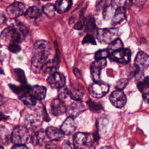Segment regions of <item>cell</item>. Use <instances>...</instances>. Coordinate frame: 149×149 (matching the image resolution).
Returning a JSON list of instances; mask_svg holds the SVG:
<instances>
[{
	"label": "cell",
	"mask_w": 149,
	"mask_h": 149,
	"mask_svg": "<svg viewBox=\"0 0 149 149\" xmlns=\"http://www.w3.org/2000/svg\"><path fill=\"white\" fill-rule=\"evenodd\" d=\"M111 104L117 108H123L126 103V97L122 90H115L109 96Z\"/></svg>",
	"instance_id": "cell-10"
},
{
	"label": "cell",
	"mask_w": 149,
	"mask_h": 149,
	"mask_svg": "<svg viewBox=\"0 0 149 149\" xmlns=\"http://www.w3.org/2000/svg\"><path fill=\"white\" fill-rule=\"evenodd\" d=\"M72 5V0H57L54 5L55 10L59 13L68 11Z\"/></svg>",
	"instance_id": "cell-19"
},
{
	"label": "cell",
	"mask_w": 149,
	"mask_h": 149,
	"mask_svg": "<svg viewBox=\"0 0 149 149\" xmlns=\"http://www.w3.org/2000/svg\"><path fill=\"white\" fill-rule=\"evenodd\" d=\"M128 81L127 79H121L117 81L115 87L118 90H122L127 86Z\"/></svg>",
	"instance_id": "cell-36"
},
{
	"label": "cell",
	"mask_w": 149,
	"mask_h": 149,
	"mask_svg": "<svg viewBox=\"0 0 149 149\" xmlns=\"http://www.w3.org/2000/svg\"><path fill=\"white\" fill-rule=\"evenodd\" d=\"M69 90V96L70 97V98L74 101H80L81 100L83 95H84V92L79 86L74 85L71 86L70 89H68Z\"/></svg>",
	"instance_id": "cell-21"
},
{
	"label": "cell",
	"mask_w": 149,
	"mask_h": 149,
	"mask_svg": "<svg viewBox=\"0 0 149 149\" xmlns=\"http://www.w3.org/2000/svg\"><path fill=\"white\" fill-rule=\"evenodd\" d=\"M43 13L47 15L48 17H53L55 15V9L53 4L47 3L42 8Z\"/></svg>",
	"instance_id": "cell-28"
},
{
	"label": "cell",
	"mask_w": 149,
	"mask_h": 149,
	"mask_svg": "<svg viewBox=\"0 0 149 149\" xmlns=\"http://www.w3.org/2000/svg\"><path fill=\"white\" fill-rule=\"evenodd\" d=\"M126 18V9L125 7L117 8L114 13L111 24L113 26L117 25L123 21Z\"/></svg>",
	"instance_id": "cell-20"
},
{
	"label": "cell",
	"mask_w": 149,
	"mask_h": 149,
	"mask_svg": "<svg viewBox=\"0 0 149 149\" xmlns=\"http://www.w3.org/2000/svg\"><path fill=\"white\" fill-rule=\"evenodd\" d=\"M42 11L37 6L29 7L24 12V16L27 19H36L40 16Z\"/></svg>",
	"instance_id": "cell-24"
},
{
	"label": "cell",
	"mask_w": 149,
	"mask_h": 149,
	"mask_svg": "<svg viewBox=\"0 0 149 149\" xmlns=\"http://www.w3.org/2000/svg\"><path fill=\"white\" fill-rule=\"evenodd\" d=\"M100 149H113V148L111 146H104L101 148H100Z\"/></svg>",
	"instance_id": "cell-48"
},
{
	"label": "cell",
	"mask_w": 149,
	"mask_h": 149,
	"mask_svg": "<svg viewBox=\"0 0 149 149\" xmlns=\"http://www.w3.org/2000/svg\"><path fill=\"white\" fill-rule=\"evenodd\" d=\"M47 89L42 86H34L31 87L29 94L32 95L37 101L44 99L46 95Z\"/></svg>",
	"instance_id": "cell-18"
},
{
	"label": "cell",
	"mask_w": 149,
	"mask_h": 149,
	"mask_svg": "<svg viewBox=\"0 0 149 149\" xmlns=\"http://www.w3.org/2000/svg\"><path fill=\"white\" fill-rule=\"evenodd\" d=\"M0 73L3 74V70L1 68H0Z\"/></svg>",
	"instance_id": "cell-49"
},
{
	"label": "cell",
	"mask_w": 149,
	"mask_h": 149,
	"mask_svg": "<svg viewBox=\"0 0 149 149\" xmlns=\"http://www.w3.org/2000/svg\"><path fill=\"white\" fill-rule=\"evenodd\" d=\"M50 108L51 113L54 116H58L66 112L67 107L63 101L59 98H55L51 102Z\"/></svg>",
	"instance_id": "cell-13"
},
{
	"label": "cell",
	"mask_w": 149,
	"mask_h": 149,
	"mask_svg": "<svg viewBox=\"0 0 149 149\" xmlns=\"http://www.w3.org/2000/svg\"><path fill=\"white\" fill-rule=\"evenodd\" d=\"M9 86L13 92H14L15 94H16L20 96L29 93L30 89H31V87H30L29 85H27V83L22 84V85L20 86H16L14 84H9Z\"/></svg>",
	"instance_id": "cell-23"
},
{
	"label": "cell",
	"mask_w": 149,
	"mask_h": 149,
	"mask_svg": "<svg viewBox=\"0 0 149 149\" xmlns=\"http://www.w3.org/2000/svg\"><path fill=\"white\" fill-rule=\"evenodd\" d=\"M110 59L120 63H126L130 61L131 51L128 48H121L109 53Z\"/></svg>",
	"instance_id": "cell-6"
},
{
	"label": "cell",
	"mask_w": 149,
	"mask_h": 149,
	"mask_svg": "<svg viewBox=\"0 0 149 149\" xmlns=\"http://www.w3.org/2000/svg\"><path fill=\"white\" fill-rule=\"evenodd\" d=\"M32 143L34 145H42L49 142V139L44 131H39L32 137Z\"/></svg>",
	"instance_id": "cell-22"
},
{
	"label": "cell",
	"mask_w": 149,
	"mask_h": 149,
	"mask_svg": "<svg viewBox=\"0 0 149 149\" xmlns=\"http://www.w3.org/2000/svg\"><path fill=\"white\" fill-rule=\"evenodd\" d=\"M95 23H94V19H91V20H89L88 23H87V29H88V30H93L94 29L95 27Z\"/></svg>",
	"instance_id": "cell-42"
},
{
	"label": "cell",
	"mask_w": 149,
	"mask_h": 149,
	"mask_svg": "<svg viewBox=\"0 0 149 149\" xmlns=\"http://www.w3.org/2000/svg\"><path fill=\"white\" fill-rule=\"evenodd\" d=\"M2 96L1 95H0V104L1 103H2L1 102H2Z\"/></svg>",
	"instance_id": "cell-50"
},
{
	"label": "cell",
	"mask_w": 149,
	"mask_h": 149,
	"mask_svg": "<svg viewBox=\"0 0 149 149\" xmlns=\"http://www.w3.org/2000/svg\"><path fill=\"white\" fill-rule=\"evenodd\" d=\"M25 9V5L23 3L15 2L7 7L6 12L10 19H15L24 13Z\"/></svg>",
	"instance_id": "cell-11"
},
{
	"label": "cell",
	"mask_w": 149,
	"mask_h": 149,
	"mask_svg": "<svg viewBox=\"0 0 149 149\" xmlns=\"http://www.w3.org/2000/svg\"><path fill=\"white\" fill-rule=\"evenodd\" d=\"M109 52L108 49H100L97 51L94 55V58L95 60H100L102 59H106L109 56Z\"/></svg>",
	"instance_id": "cell-30"
},
{
	"label": "cell",
	"mask_w": 149,
	"mask_h": 149,
	"mask_svg": "<svg viewBox=\"0 0 149 149\" xmlns=\"http://www.w3.org/2000/svg\"><path fill=\"white\" fill-rule=\"evenodd\" d=\"M127 0H111V6L116 9L117 8L125 7Z\"/></svg>",
	"instance_id": "cell-34"
},
{
	"label": "cell",
	"mask_w": 149,
	"mask_h": 149,
	"mask_svg": "<svg viewBox=\"0 0 149 149\" xmlns=\"http://www.w3.org/2000/svg\"><path fill=\"white\" fill-rule=\"evenodd\" d=\"M45 149H57V148L54 143L49 141L45 145Z\"/></svg>",
	"instance_id": "cell-45"
},
{
	"label": "cell",
	"mask_w": 149,
	"mask_h": 149,
	"mask_svg": "<svg viewBox=\"0 0 149 149\" xmlns=\"http://www.w3.org/2000/svg\"><path fill=\"white\" fill-rule=\"evenodd\" d=\"M149 65L148 55L143 51H140L134 59V65L138 71L143 72L147 69Z\"/></svg>",
	"instance_id": "cell-12"
},
{
	"label": "cell",
	"mask_w": 149,
	"mask_h": 149,
	"mask_svg": "<svg viewBox=\"0 0 149 149\" xmlns=\"http://www.w3.org/2000/svg\"><path fill=\"white\" fill-rule=\"evenodd\" d=\"M8 47L10 52L15 54L19 52L21 50V47L19 44H10L8 45Z\"/></svg>",
	"instance_id": "cell-37"
},
{
	"label": "cell",
	"mask_w": 149,
	"mask_h": 149,
	"mask_svg": "<svg viewBox=\"0 0 149 149\" xmlns=\"http://www.w3.org/2000/svg\"><path fill=\"white\" fill-rule=\"evenodd\" d=\"M122 48H123L122 41H121V40L119 38H116V40H115L113 41H112L109 44L108 48L107 49H108L110 53V52L115 51L116 50H118L119 49H121Z\"/></svg>",
	"instance_id": "cell-27"
},
{
	"label": "cell",
	"mask_w": 149,
	"mask_h": 149,
	"mask_svg": "<svg viewBox=\"0 0 149 149\" xmlns=\"http://www.w3.org/2000/svg\"><path fill=\"white\" fill-rule=\"evenodd\" d=\"M76 128V124L74 118L69 116L62 123L61 127V130L65 135H70L74 132Z\"/></svg>",
	"instance_id": "cell-15"
},
{
	"label": "cell",
	"mask_w": 149,
	"mask_h": 149,
	"mask_svg": "<svg viewBox=\"0 0 149 149\" xmlns=\"http://www.w3.org/2000/svg\"><path fill=\"white\" fill-rule=\"evenodd\" d=\"M130 1L134 5L139 7L143 6L147 2V0H130Z\"/></svg>",
	"instance_id": "cell-40"
},
{
	"label": "cell",
	"mask_w": 149,
	"mask_h": 149,
	"mask_svg": "<svg viewBox=\"0 0 149 149\" xmlns=\"http://www.w3.org/2000/svg\"><path fill=\"white\" fill-rule=\"evenodd\" d=\"M84 109V106L81 102L75 101L67 107L66 112L69 117L74 118L83 112Z\"/></svg>",
	"instance_id": "cell-14"
},
{
	"label": "cell",
	"mask_w": 149,
	"mask_h": 149,
	"mask_svg": "<svg viewBox=\"0 0 149 149\" xmlns=\"http://www.w3.org/2000/svg\"><path fill=\"white\" fill-rule=\"evenodd\" d=\"M19 99L27 106L33 107L36 105L37 103V100L29 93L22 95L19 97Z\"/></svg>",
	"instance_id": "cell-25"
},
{
	"label": "cell",
	"mask_w": 149,
	"mask_h": 149,
	"mask_svg": "<svg viewBox=\"0 0 149 149\" xmlns=\"http://www.w3.org/2000/svg\"><path fill=\"white\" fill-rule=\"evenodd\" d=\"M87 104L88 105L89 108L93 112H99L102 109V106L97 102H94L91 100L87 101Z\"/></svg>",
	"instance_id": "cell-31"
},
{
	"label": "cell",
	"mask_w": 149,
	"mask_h": 149,
	"mask_svg": "<svg viewBox=\"0 0 149 149\" xmlns=\"http://www.w3.org/2000/svg\"><path fill=\"white\" fill-rule=\"evenodd\" d=\"M44 1H48V0H44Z\"/></svg>",
	"instance_id": "cell-52"
},
{
	"label": "cell",
	"mask_w": 149,
	"mask_h": 149,
	"mask_svg": "<svg viewBox=\"0 0 149 149\" xmlns=\"http://www.w3.org/2000/svg\"><path fill=\"white\" fill-rule=\"evenodd\" d=\"M24 36L25 35L18 28L13 26H9L5 29L1 34V40L8 45L22 42Z\"/></svg>",
	"instance_id": "cell-2"
},
{
	"label": "cell",
	"mask_w": 149,
	"mask_h": 149,
	"mask_svg": "<svg viewBox=\"0 0 149 149\" xmlns=\"http://www.w3.org/2000/svg\"><path fill=\"white\" fill-rule=\"evenodd\" d=\"M41 120L40 117L37 115L29 114L26 116L25 125L26 127L28 129H34L40 126Z\"/></svg>",
	"instance_id": "cell-17"
},
{
	"label": "cell",
	"mask_w": 149,
	"mask_h": 149,
	"mask_svg": "<svg viewBox=\"0 0 149 149\" xmlns=\"http://www.w3.org/2000/svg\"><path fill=\"white\" fill-rule=\"evenodd\" d=\"M50 52L51 46L48 41L40 40L36 42L33 46L31 61V68L34 73H39L42 72Z\"/></svg>",
	"instance_id": "cell-1"
},
{
	"label": "cell",
	"mask_w": 149,
	"mask_h": 149,
	"mask_svg": "<svg viewBox=\"0 0 149 149\" xmlns=\"http://www.w3.org/2000/svg\"><path fill=\"white\" fill-rule=\"evenodd\" d=\"M118 33V30L115 28L100 29L97 31V38L101 43L109 44L116 39Z\"/></svg>",
	"instance_id": "cell-5"
},
{
	"label": "cell",
	"mask_w": 149,
	"mask_h": 149,
	"mask_svg": "<svg viewBox=\"0 0 149 149\" xmlns=\"http://www.w3.org/2000/svg\"><path fill=\"white\" fill-rule=\"evenodd\" d=\"M83 44H91L93 45L96 44V41L94 40L93 36L91 34L86 35L83 40Z\"/></svg>",
	"instance_id": "cell-38"
},
{
	"label": "cell",
	"mask_w": 149,
	"mask_h": 149,
	"mask_svg": "<svg viewBox=\"0 0 149 149\" xmlns=\"http://www.w3.org/2000/svg\"><path fill=\"white\" fill-rule=\"evenodd\" d=\"M143 100H144V101H146V102H148V93L143 94Z\"/></svg>",
	"instance_id": "cell-47"
},
{
	"label": "cell",
	"mask_w": 149,
	"mask_h": 149,
	"mask_svg": "<svg viewBox=\"0 0 149 149\" xmlns=\"http://www.w3.org/2000/svg\"><path fill=\"white\" fill-rule=\"evenodd\" d=\"M11 149H29V148L25 144H15Z\"/></svg>",
	"instance_id": "cell-41"
},
{
	"label": "cell",
	"mask_w": 149,
	"mask_h": 149,
	"mask_svg": "<svg viewBox=\"0 0 149 149\" xmlns=\"http://www.w3.org/2000/svg\"><path fill=\"white\" fill-rule=\"evenodd\" d=\"M83 27V23L81 21H78L76 24H74V28L76 30H81Z\"/></svg>",
	"instance_id": "cell-44"
},
{
	"label": "cell",
	"mask_w": 149,
	"mask_h": 149,
	"mask_svg": "<svg viewBox=\"0 0 149 149\" xmlns=\"http://www.w3.org/2000/svg\"><path fill=\"white\" fill-rule=\"evenodd\" d=\"M14 73L16 79L22 84L26 83V78L24 71L19 68H16L14 69Z\"/></svg>",
	"instance_id": "cell-29"
},
{
	"label": "cell",
	"mask_w": 149,
	"mask_h": 149,
	"mask_svg": "<svg viewBox=\"0 0 149 149\" xmlns=\"http://www.w3.org/2000/svg\"><path fill=\"white\" fill-rule=\"evenodd\" d=\"M69 96V90L68 88L63 86L60 88L58 89V97L59 100L63 101L65 99L67 98V97Z\"/></svg>",
	"instance_id": "cell-33"
},
{
	"label": "cell",
	"mask_w": 149,
	"mask_h": 149,
	"mask_svg": "<svg viewBox=\"0 0 149 149\" xmlns=\"http://www.w3.org/2000/svg\"><path fill=\"white\" fill-rule=\"evenodd\" d=\"M47 81L52 88L59 89L65 86L66 84V77L63 74L55 72L49 76Z\"/></svg>",
	"instance_id": "cell-8"
},
{
	"label": "cell",
	"mask_w": 149,
	"mask_h": 149,
	"mask_svg": "<svg viewBox=\"0 0 149 149\" xmlns=\"http://www.w3.org/2000/svg\"><path fill=\"white\" fill-rule=\"evenodd\" d=\"M107 65L106 59L95 60L92 62L90 66L91 76L94 81H100L101 71Z\"/></svg>",
	"instance_id": "cell-9"
},
{
	"label": "cell",
	"mask_w": 149,
	"mask_h": 149,
	"mask_svg": "<svg viewBox=\"0 0 149 149\" xmlns=\"http://www.w3.org/2000/svg\"><path fill=\"white\" fill-rule=\"evenodd\" d=\"M45 133L48 139L51 141H59L65 136L61 129L53 126L48 127L45 130Z\"/></svg>",
	"instance_id": "cell-16"
},
{
	"label": "cell",
	"mask_w": 149,
	"mask_h": 149,
	"mask_svg": "<svg viewBox=\"0 0 149 149\" xmlns=\"http://www.w3.org/2000/svg\"><path fill=\"white\" fill-rule=\"evenodd\" d=\"M113 9H114L111 6V5H109L102 10L104 19H109L112 16Z\"/></svg>",
	"instance_id": "cell-35"
},
{
	"label": "cell",
	"mask_w": 149,
	"mask_h": 149,
	"mask_svg": "<svg viewBox=\"0 0 149 149\" xmlns=\"http://www.w3.org/2000/svg\"><path fill=\"white\" fill-rule=\"evenodd\" d=\"M61 149H77L73 144L70 141L66 140L61 144Z\"/></svg>",
	"instance_id": "cell-39"
},
{
	"label": "cell",
	"mask_w": 149,
	"mask_h": 149,
	"mask_svg": "<svg viewBox=\"0 0 149 149\" xmlns=\"http://www.w3.org/2000/svg\"><path fill=\"white\" fill-rule=\"evenodd\" d=\"M148 87H149V80L148 77L146 76L145 78L140 81H139L137 84V88L143 94L148 93Z\"/></svg>",
	"instance_id": "cell-26"
},
{
	"label": "cell",
	"mask_w": 149,
	"mask_h": 149,
	"mask_svg": "<svg viewBox=\"0 0 149 149\" xmlns=\"http://www.w3.org/2000/svg\"><path fill=\"white\" fill-rule=\"evenodd\" d=\"M9 118V117L5 115L4 113L0 112V122L2 120H6Z\"/></svg>",
	"instance_id": "cell-46"
},
{
	"label": "cell",
	"mask_w": 149,
	"mask_h": 149,
	"mask_svg": "<svg viewBox=\"0 0 149 149\" xmlns=\"http://www.w3.org/2000/svg\"><path fill=\"white\" fill-rule=\"evenodd\" d=\"M109 86L103 81H94L89 88L91 95L95 98H100L105 96L109 91Z\"/></svg>",
	"instance_id": "cell-7"
},
{
	"label": "cell",
	"mask_w": 149,
	"mask_h": 149,
	"mask_svg": "<svg viewBox=\"0 0 149 149\" xmlns=\"http://www.w3.org/2000/svg\"><path fill=\"white\" fill-rule=\"evenodd\" d=\"M109 0H97L95 3V9L97 11H102L109 5Z\"/></svg>",
	"instance_id": "cell-32"
},
{
	"label": "cell",
	"mask_w": 149,
	"mask_h": 149,
	"mask_svg": "<svg viewBox=\"0 0 149 149\" xmlns=\"http://www.w3.org/2000/svg\"><path fill=\"white\" fill-rule=\"evenodd\" d=\"M6 21V17L5 15L3 12H0V26L5 23Z\"/></svg>",
	"instance_id": "cell-43"
},
{
	"label": "cell",
	"mask_w": 149,
	"mask_h": 149,
	"mask_svg": "<svg viewBox=\"0 0 149 149\" xmlns=\"http://www.w3.org/2000/svg\"><path fill=\"white\" fill-rule=\"evenodd\" d=\"M73 141L77 149H88L93 145L94 136L88 133L77 132L74 134Z\"/></svg>",
	"instance_id": "cell-3"
},
{
	"label": "cell",
	"mask_w": 149,
	"mask_h": 149,
	"mask_svg": "<svg viewBox=\"0 0 149 149\" xmlns=\"http://www.w3.org/2000/svg\"><path fill=\"white\" fill-rule=\"evenodd\" d=\"M0 149H4V148H3V147L2 146H0Z\"/></svg>",
	"instance_id": "cell-51"
},
{
	"label": "cell",
	"mask_w": 149,
	"mask_h": 149,
	"mask_svg": "<svg viewBox=\"0 0 149 149\" xmlns=\"http://www.w3.org/2000/svg\"><path fill=\"white\" fill-rule=\"evenodd\" d=\"M29 139V130L23 126H16L11 134V140L15 144H25Z\"/></svg>",
	"instance_id": "cell-4"
}]
</instances>
